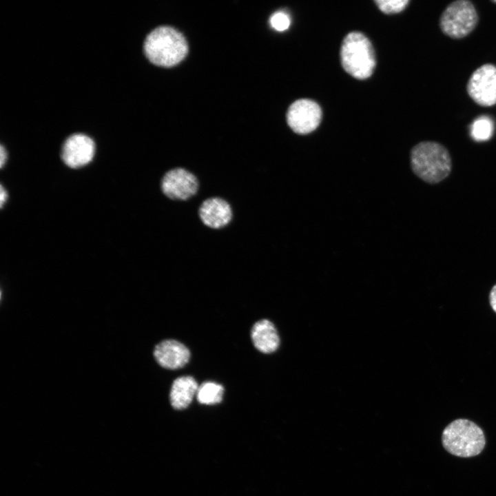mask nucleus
Masks as SVG:
<instances>
[{
    "label": "nucleus",
    "instance_id": "obj_10",
    "mask_svg": "<svg viewBox=\"0 0 496 496\" xmlns=\"http://www.w3.org/2000/svg\"><path fill=\"white\" fill-rule=\"evenodd\" d=\"M94 152L95 144L91 138L83 134H74L64 142L61 158L68 167L79 168L92 160Z\"/></svg>",
    "mask_w": 496,
    "mask_h": 496
},
{
    "label": "nucleus",
    "instance_id": "obj_8",
    "mask_svg": "<svg viewBox=\"0 0 496 496\" xmlns=\"http://www.w3.org/2000/svg\"><path fill=\"white\" fill-rule=\"evenodd\" d=\"M322 118L320 105L311 99H300L289 107L287 121L290 128L299 134H307L315 130Z\"/></svg>",
    "mask_w": 496,
    "mask_h": 496
},
{
    "label": "nucleus",
    "instance_id": "obj_13",
    "mask_svg": "<svg viewBox=\"0 0 496 496\" xmlns=\"http://www.w3.org/2000/svg\"><path fill=\"white\" fill-rule=\"evenodd\" d=\"M198 384L195 379L189 375L176 378L172 383L169 400L172 406L176 410L186 409L197 393Z\"/></svg>",
    "mask_w": 496,
    "mask_h": 496
},
{
    "label": "nucleus",
    "instance_id": "obj_6",
    "mask_svg": "<svg viewBox=\"0 0 496 496\" xmlns=\"http://www.w3.org/2000/svg\"><path fill=\"white\" fill-rule=\"evenodd\" d=\"M161 189L171 200L187 201L198 193L199 180L193 172L182 167H174L163 174Z\"/></svg>",
    "mask_w": 496,
    "mask_h": 496
},
{
    "label": "nucleus",
    "instance_id": "obj_21",
    "mask_svg": "<svg viewBox=\"0 0 496 496\" xmlns=\"http://www.w3.org/2000/svg\"><path fill=\"white\" fill-rule=\"evenodd\" d=\"M491 2L496 4V0H493V1H491Z\"/></svg>",
    "mask_w": 496,
    "mask_h": 496
},
{
    "label": "nucleus",
    "instance_id": "obj_5",
    "mask_svg": "<svg viewBox=\"0 0 496 496\" xmlns=\"http://www.w3.org/2000/svg\"><path fill=\"white\" fill-rule=\"evenodd\" d=\"M479 21L477 10L468 0H457L448 4L440 18V28L453 39L466 37L476 28Z\"/></svg>",
    "mask_w": 496,
    "mask_h": 496
},
{
    "label": "nucleus",
    "instance_id": "obj_2",
    "mask_svg": "<svg viewBox=\"0 0 496 496\" xmlns=\"http://www.w3.org/2000/svg\"><path fill=\"white\" fill-rule=\"evenodd\" d=\"M144 53L149 61L162 67H172L179 63L188 52L184 36L169 26H160L146 37Z\"/></svg>",
    "mask_w": 496,
    "mask_h": 496
},
{
    "label": "nucleus",
    "instance_id": "obj_14",
    "mask_svg": "<svg viewBox=\"0 0 496 496\" xmlns=\"http://www.w3.org/2000/svg\"><path fill=\"white\" fill-rule=\"evenodd\" d=\"M223 386L214 382H205L198 389L196 397L199 403L213 405L220 403L223 400Z\"/></svg>",
    "mask_w": 496,
    "mask_h": 496
},
{
    "label": "nucleus",
    "instance_id": "obj_18",
    "mask_svg": "<svg viewBox=\"0 0 496 496\" xmlns=\"http://www.w3.org/2000/svg\"><path fill=\"white\" fill-rule=\"evenodd\" d=\"M490 305L495 313H496V284L492 287L489 293Z\"/></svg>",
    "mask_w": 496,
    "mask_h": 496
},
{
    "label": "nucleus",
    "instance_id": "obj_4",
    "mask_svg": "<svg viewBox=\"0 0 496 496\" xmlns=\"http://www.w3.org/2000/svg\"><path fill=\"white\" fill-rule=\"evenodd\" d=\"M340 60L344 70L353 77L365 79L375 67V56L369 39L362 32H349L343 39Z\"/></svg>",
    "mask_w": 496,
    "mask_h": 496
},
{
    "label": "nucleus",
    "instance_id": "obj_11",
    "mask_svg": "<svg viewBox=\"0 0 496 496\" xmlns=\"http://www.w3.org/2000/svg\"><path fill=\"white\" fill-rule=\"evenodd\" d=\"M154 358L158 364L167 369H178L183 367L190 358L188 348L175 340H165L154 348Z\"/></svg>",
    "mask_w": 496,
    "mask_h": 496
},
{
    "label": "nucleus",
    "instance_id": "obj_7",
    "mask_svg": "<svg viewBox=\"0 0 496 496\" xmlns=\"http://www.w3.org/2000/svg\"><path fill=\"white\" fill-rule=\"evenodd\" d=\"M466 90L471 99L479 105H496V66L486 63L477 68L468 81Z\"/></svg>",
    "mask_w": 496,
    "mask_h": 496
},
{
    "label": "nucleus",
    "instance_id": "obj_20",
    "mask_svg": "<svg viewBox=\"0 0 496 496\" xmlns=\"http://www.w3.org/2000/svg\"><path fill=\"white\" fill-rule=\"evenodd\" d=\"M7 198H8L7 192L3 188V187L2 185H1V187H0V206H1V207H3V205L6 203Z\"/></svg>",
    "mask_w": 496,
    "mask_h": 496
},
{
    "label": "nucleus",
    "instance_id": "obj_1",
    "mask_svg": "<svg viewBox=\"0 0 496 496\" xmlns=\"http://www.w3.org/2000/svg\"><path fill=\"white\" fill-rule=\"evenodd\" d=\"M410 159L413 172L429 184L442 181L452 170L448 150L436 141H426L415 145L411 150Z\"/></svg>",
    "mask_w": 496,
    "mask_h": 496
},
{
    "label": "nucleus",
    "instance_id": "obj_19",
    "mask_svg": "<svg viewBox=\"0 0 496 496\" xmlns=\"http://www.w3.org/2000/svg\"><path fill=\"white\" fill-rule=\"evenodd\" d=\"M7 160V152L3 145L0 147V167L2 168Z\"/></svg>",
    "mask_w": 496,
    "mask_h": 496
},
{
    "label": "nucleus",
    "instance_id": "obj_9",
    "mask_svg": "<svg viewBox=\"0 0 496 496\" xmlns=\"http://www.w3.org/2000/svg\"><path fill=\"white\" fill-rule=\"evenodd\" d=\"M198 215L203 225L212 230L225 228L234 216L231 204L220 196L205 198L198 207Z\"/></svg>",
    "mask_w": 496,
    "mask_h": 496
},
{
    "label": "nucleus",
    "instance_id": "obj_3",
    "mask_svg": "<svg viewBox=\"0 0 496 496\" xmlns=\"http://www.w3.org/2000/svg\"><path fill=\"white\" fill-rule=\"evenodd\" d=\"M441 440L446 452L463 458L479 455L486 444L482 428L465 418H458L449 423L444 428Z\"/></svg>",
    "mask_w": 496,
    "mask_h": 496
},
{
    "label": "nucleus",
    "instance_id": "obj_17",
    "mask_svg": "<svg viewBox=\"0 0 496 496\" xmlns=\"http://www.w3.org/2000/svg\"><path fill=\"white\" fill-rule=\"evenodd\" d=\"M271 26L277 31L282 32L289 28L291 20L285 12L278 11L273 13L270 18Z\"/></svg>",
    "mask_w": 496,
    "mask_h": 496
},
{
    "label": "nucleus",
    "instance_id": "obj_16",
    "mask_svg": "<svg viewBox=\"0 0 496 496\" xmlns=\"http://www.w3.org/2000/svg\"><path fill=\"white\" fill-rule=\"evenodd\" d=\"M379 9L386 14L398 13L404 10L409 3V0H378L375 1Z\"/></svg>",
    "mask_w": 496,
    "mask_h": 496
},
{
    "label": "nucleus",
    "instance_id": "obj_15",
    "mask_svg": "<svg viewBox=\"0 0 496 496\" xmlns=\"http://www.w3.org/2000/svg\"><path fill=\"white\" fill-rule=\"evenodd\" d=\"M493 128V122L490 117L479 116L471 125V135L476 141H487L492 136Z\"/></svg>",
    "mask_w": 496,
    "mask_h": 496
},
{
    "label": "nucleus",
    "instance_id": "obj_12",
    "mask_svg": "<svg viewBox=\"0 0 496 496\" xmlns=\"http://www.w3.org/2000/svg\"><path fill=\"white\" fill-rule=\"evenodd\" d=\"M251 338L254 347L260 352L271 353L280 346V337L274 324L269 320L256 322L251 330Z\"/></svg>",
    "mask_w": 496,
    "mask_h": 496
}]
</instances>
